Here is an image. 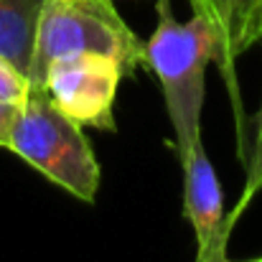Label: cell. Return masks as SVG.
Wrapping results in <instances>:
<instances>
[{"label":"cell","instance_id":"cell-1","mask_svg":"<svg viewBox=\"0 0 262 262\" xmlns=\"http://www.w3.org/2000/svg\"><path fill=\"white\" fill-rule=\"evenodd\" d=\"M214 61L216 46L206 20L196 13L178 20L171 0H158V23L145 41V67L163 89L178 161L201 143L206 69Z\"/></svg>","mask_w":262,"mask_h":262},{"label":"cell","instance_id":"cell-2","mask_svg":"<svg viewBox=\"0 0 262 262\" xmlns=\"http://www.w3.org/2000/svg\"><path fill=\"white\" fill-rule=\"evenodd\" d=\"M8 150L36 168L69 196L94 204L102 183V166L89 145L84 127L64 115L38 87L18 107Z\"/></svg>","mask_w":262,"mask_h":262},{"label":"cell","instance_id":"cell-3","mask_svg":"<svg viewBox=\"0 0 262 262\" xmlns=\"http://www.w3.org/2000/svg\"><path fill=\"white\" fill-rule=\"evenodd\" d=\"M72 54L112 56L125 77L145 67V41L117 13L115 0H46L38 15L31 84L38 87L51 61Z\"/></svg>","mask_w":262,"mask_h":262},{"label":"cell","instance_id":"cell-4","mask_svg":"<svg viewBox=\"0 0 262 262\" xmlns=\"http://www.w3.org/2000/svg\"><path fill=\"white\" fill-rule=\"evenodd\" d=\"M125 79L122 67L104 54H72L49 64L38 89L82 127L117 133L115 102Z\"/></svg>","mask_w":262,"mask_h":262},{"label":"cell","instance_id":"cell-5","mask_svg":"<svg viewBox=\"0 0 262 262\" xmlns=\"http://www.w3.org/2000/svg\"><path fill=\"white\" fill-rule=\"evenodd\" d=\"M191 13L201 15L214 36L216 46V67L227 84L229 102L237 122V153L239 161L247 163V125L245 107L239 94L237 61L262 38V0H188Z\"/></svg>","mask_w":262,"mask_h":262},{"label":"cell","instance_id":"cell-6","mask_svg":"<svg viewBox=\"0 0 262 262\" xmlns=\"http://www.w3.org/2000/svg\"><path fill=\"white\" fill-rule=\"evenodd\" d=\"M178 163L183 171V216L196 237V262H224L232 227L224 211L222 183L204 150V140Z\"/></svg>","mask_w":262,"mask_h":262},{"label":"cell","instance_id":"cell-7","mask_svg":"<svg viewBox=\"0 0 262 262\" xmlns=\"http://www.w3.org/2000/svg\"><path fill=\"white\" fill-rule=\"evenodd\" d=\"M43 3L46 0H0V54L26 74H31L33 38Z\"/></svg>","mask_w":262,"mask_h":262},{"label":"cell","instance_id":"cell-8","mask_svg":"<svg viewBox=\"0 0 262 262\" xmlns=\"http://www.w3.org/2000/svg\"><path fill=\"white\" fill-rule=\"evenodd\" d=\"M247 178H245V188H242V196L234 206L232 214H227V222L229 227L237 224V219L245 214V209L252 204L255 196H260L262 191V102H260V112H257V127H255V138H252V150L247 156Z\"/></svg>","mask_w":262,"mask_h":262},{"label":"cell","instance_id":"cell-9","mask_svg":"<svg viewBox=\"0 0 262 262\" xmlns=\"http://www.w3.org/2000/svg\"><path fill=\"white\" fill-rule=\"evenodd\" d=\"M31 89H33V84H31L28 74L0 54V102L20 107L28 99Z\"/></svg>","mask_w":262,"mask_h":262},{"label":"cell","instance_id":"cell-10","mask_svg":"<svg viewBox=\"0 0 262 262\" xmlns=\"http://www.w3.org/2000/svg\"><path fill=\"white\" fill-rule=\"evenodd\" d=\"M15 115H18L15 104L0 102V148H5V150H8V138H10V127L15 122Z\"/></svg>","mask_w":262,"mask_h":262},{"label":"cell","instance_id":"cell-11","mask_svg":"<svg viewBox=\"0 0 262 262\" xmlns=\"http://www.w3.org/2000/svg\"><path fill=\"white\" fill-rule=\"evenodd\" d=\"M224 262H232V260L227 257V260H224ZM239 262H262V255H260V257H252V260H239Z\"/></svg>","mask_w":262,"mask_h":262}]
</instances>
